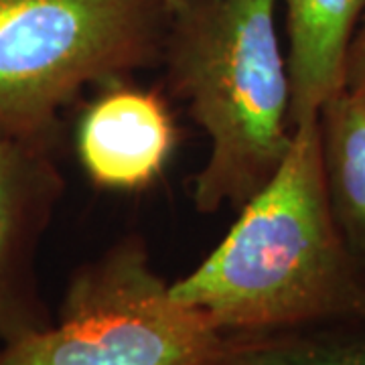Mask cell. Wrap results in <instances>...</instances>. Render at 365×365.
Segmentation results:
<instances>
[{
    "mask_svg": "<svg viewBox=\"0 0 365 365\" xmlns=\"http://www.w3.org/2000/svg\"><path fill=\"white\" fill-rule=\"evenodd\" d=\"M287 16L290 122L319 118L347 86V59L365 0H278Z\"/></svg>",
    "mask_w": 365,
    "mask_h": 365,
    "instance_id": "7",
    "label": "cell"
},
{
    "mask_svg": "<svg viewBox=\"0 0 365 365\" xmlns=\"http://www.w3.org/2000/svg\"><path fill=\"white\" fill-rule=\"evenodd\" d=\"M173 297L223 335L321 323L365 325V274L327 195L319 118L294 128L284 160Z\"/></svg>",
    "mask_w": 365,
    "mask_h": 365,
    "instance_id": "1",
    "label": "cell"
},
{
    "mask_svg": "<svg viewBox=\"0 0 365 365\" xmlns=\"http://www.w3.org/2000/svg\"><path fill=\"white\" fill-rule=\"evenodd\" d=\"M47 144L0 136V339L47 327L33 288L31 254L59 191Z\"/></svg>",
    "mask_w": 365,
    "mask_h": 365,
    "instance_id": "5",
    "label": "cell"
},
{
    "mask_svg": "<svg viewBox=\"0 0 365 365\" xmlns=\"http://www.w3.org/2000/svg\"><path fill=\"white\" fill-rule=\"evenodd\" d=\"M182 0H165V4H167V9H169V13H173L179 4H181Z\"/></svg>",
    "mask_w": 365,
    "mask_h": 365,
    "instance_id": "11",
    "label": "cell"
},
{
    "mask_svg": "<svg viewBox=\"0 0 365 365\" xmlns=\"http://www.w3.org/2000/svg\"><path fill=\"white\" fill-rule=\"evenodd\" d=\"M225 335L173 297L138 237L79 268L53 325L6 341L0 365H220Z\"/></svg>",
    "mask_w": 365,
    "mask_h": 365,
    "instance_id": "4",
    "label": "cell"
},
{
    "mask_svg": "<svg viewBox=\"0 0 365 365\" xmlns=\"http://www.w3.org/2000/svg\"><path fill=\"white\" fill-rule=\"evenodd\" d=\"M319 134L331 211L365 274V96L333 98L319 114Z\"/></svg>",
    "mask_w": 365,
    "mask_h": 365,
    "instance_id": "8",
    "label": "cell"
},
{
    "mask_svg": "<svg viewBox=\"0 0 365 365\" xmlns=\"http://www.w3.org/2000/svg\"><path fill=\"white\" fill-rule=\"evenodd\" d=\"M165 0H0V136L43 143L79 91L165 51Z\"/></svg>",
    "mask_w": 365,
    "mask_h": 365,
    "instance_id": "3",
    "label": "cell"
},
{
    "mask_svg": "<svg viewBox=\"0 0 365 365\" xmlns=\"http://www.w3.org/2000/svg\"><path fill=\"white\" fill-rule=\"evenodd\" d=\"M220 365H365V325L321 323L225 335Z\"/></svg>",
    "mask_w": 365,
    "mask_h": 365,
    "instance_id": "9",
    "label": "cell"
},
{
    "mask_svg": "<svg viewBox=\"0 0 365 365\" xmlns=\"http://www.w3.org/2000/svg\"><path fill=\"white\" fill-rule=\"evenodd\" d=\"M177 144L169 106L157 91L112 83L83 112L78 157L91 182L136 191L157 181Z\"/></svg>",
    "mask_w": 365,
    "mask_h": 365,
    "instance_id": "6",
    "label": "cell"
},
{
    "mask_svg": "<svg viewBox=\"0 0 365 365\" xmlns=\"http://www.w3.org/2000/svg\"><path fill=\"white\" fill-rule=\"evenodd\" d=\"M345 90L365 96V14L355 33L347 59V86Z\"/></svg>",
    "mask_w": 365,
    "mask_h": 365,
    "instance_id": "10",
    "label": "cell"
},
{
    "mask_svg": "<svg viewBox=\"0 0 365 365\" xmlns=\"http://www.w3.org/2000/svg\"><path fill=\"white\" fill-rule=\"evenodd\" d=\"M276 6L278 0H182L170 13L163 51L169 81L209 138L193 179L201 213L244 207L292 143Z\"/></svg>",
    "mask_w": 365,
    "mask_h": 365,
    "instance_id": "2",
    "label": "cell"
}]
</instances>
